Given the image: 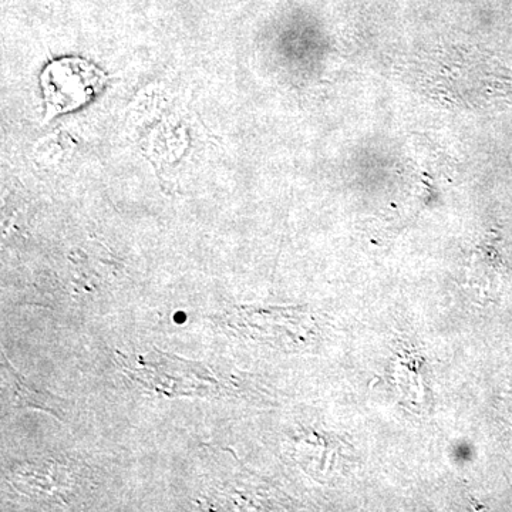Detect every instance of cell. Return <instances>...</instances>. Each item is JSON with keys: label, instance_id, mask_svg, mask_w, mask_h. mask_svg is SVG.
<instances>
[{"label": "cell", "instance_id": "obj_1", "mask_svg": "<svg viewBox=\"0 0 512 512\" xmlns=\"http://www.w3.org/2000/svg\"><path fill=\"white\" fill-rule=\"evenodd\" d=\"M109 77L96 64L80 57H64L47 64L40 74L47 117L72 113L103 92Z\"/></svg>", "mask_w": 512, "mask_h": 512}]
</instances>
